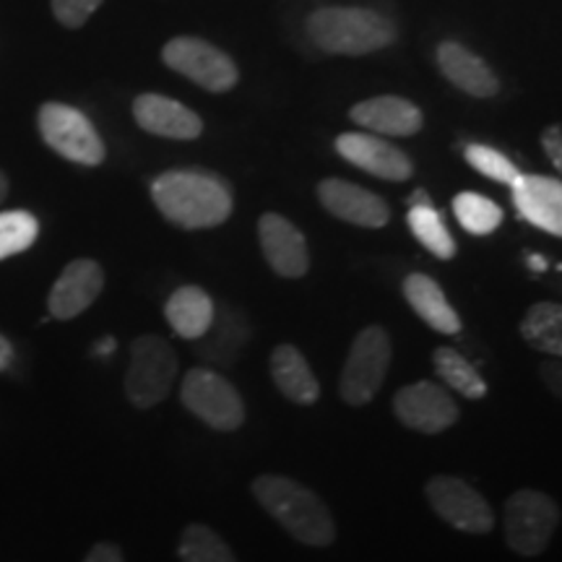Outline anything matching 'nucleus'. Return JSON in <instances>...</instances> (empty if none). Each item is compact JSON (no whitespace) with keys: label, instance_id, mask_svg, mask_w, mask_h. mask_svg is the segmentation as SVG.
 Masks as SVG:
<instances>
[{"label":"nucleus","instance_id":"obj_18","mask_svg":"<svg viewBox=\"0 0 562 562\" xmlns=\"http://www.w3.org/2000/svg\"><path fill=\"white\" fill-rule=\"evenodd\" d=\"M349 117L362 128L381 133V136H414L425 125V115L417 104L391 94L357 102L349 110Z\"/></svg>","mask_w":562,"mask_h":562},{"label":"nucleus","instance_id":"obj_2","mask_svg":"<svg viewBox=\"0 0 562 562\" xmlns=\"http://www.w3.org/2000/svg\"><path fill=\"white\" fill-rule=\"evenodd\" d=\"M154 206L167 222L182 229L220 227L232 216L235 199L227 182L206 172L172 170L151 182Z\"/></svg>","mask_w":562,"mask_h":562},{"label":"nucleus","instance_id":"obj_1","mask_svg":"<svg viewBox=\"0 0 562 562\" xmlns=\"http://www.w3.org/2000/svg\"><path fill=\"white\" fill-rule=\"evenodd\" d=\"M252 497L294 542L307 547H331L336 521L318 492L284 474H261L250 484Z\"/></svg>","mask_w":562,"mask_h":562},{"label":"nucleus","instance_id":"obj_27","mask_svg":"<svg viewBox=\"0 0 562 562\" xmlns=\"http://www.w3.org/2000/svg\"><path fill=\"white\" fill-rule=\"evenodd\" d=\"M178 552L182 562H237L229 544L206 524L186 526Z\"/></svg>","mask_w":562,"mask_h":562},{"label":"nucleus","instance_id":"obj_19","mask_svg":"<svg viewBox=\"0 0 562 562\" xmlns=\"http://www.w3.org/2000/svg\"><path fill=\"white\" fill-rule=\"evenodd\" d=\"M438 66L440 74L456 89L467 91V94L476 97V100H490V97H495L501 91V81H497L495 70L480 55H474L472 50L459 45V42H442L438 47Z\"/></svg>","mask_w":562,"mask_h":562},{"label":"nucleus","instance_id":"obj_29","mask_svg":"<svg viewBox=\"0 0 562 562\" xmlns=\"http://www.w3.org/2000/svg\"><path fill=\"white\" fill-rule=\"evenodd\" d=\"M37 235L40 222L30 211H0V261L30 250Z\"/></svg>","mask_w":562,"mask_h":562},{"label":"nucleus","instance_id":"obj_9","mask_svg":"<svg viewBox=\"0 0 562 562\" xmlns=\"http://www.w3.org/2000/svg\"><path fill=\"white\" fill-rule=\"evenodd\" d=\"M161 60L175 74L186 76L188 81L199 83L201 89L211 91V94H222L237 87L240 81V70H237L235 60L220 47L209 45L206 40L199 37H175L161 47Z\"/></svg>","mask_w":562,"mask_h":562},{"label":"nucleus","instance_id":"obj_33","mask_svg":"<svg viewBox=\"0 0 562 562\" xmlns=\"http://www.w3.org/2000/svg\"><path fill=\"white\" fill-rule=\"evenodd\" d=\"M83 562H125L123 560V550L112 542H97L91 547Z\"/></svg>","mask_w":562,"mask_h":562},{"label":"nucleus","instance_id":"obj_21","mask_svg":"<svg viewBox=\"0 0 562 562\" xmlns=\"http://www.w3.org/2000/svg\"><path fill=\"white\" fill-rule=\"evenodd\" d=\"M271 378L281 396L290 398L292 404L313 406L321 398V383L315 378L305 355L292 344H279L271 351Z\"/></svg>","mask_w":562,"mask_h":562},{"label":"nucleus","instance_id":"obj_8","mask_svg":"<svg viewBox=\"0 0 562 562\" xmlns=\"http://www.w3.org/2000/svg\"><path fill=\"white\" fill-rule=\"evenodd\" d=\"M40 136L63 159L83 167L102 165L108 157L100 133L81 110L63 102H45L37 115Z\"/></svg>","mask_w":562,"mask_h":562},{"label":"nucleus","instance_id":"obj_37","mask_svg":"<svg viewBox=\"0 0 562 562\" xmlns=\"http://www.w3.org/2000/svg\"><path fill=\"white\" fill-rule=\"evenodd\" d=\"M529 266L533 271H544L547 269V261L542 256H529Z\"/></svg>","mask_w":562,"mask_h":562},{"label":"nucleus","instance_id":"obj_5","mask_svg":"<svg viewBox=\"0 0 562 562\" xmlns=\"http://www.w3.org/2000/svg\"><path fill=\"white\" fill-rule=\"evenodd\" d=\"M560 526V505L547 492L518 490L505 503V542L521 558H539Z\"/></svg>","mask_w":562,"mask_h":562},{"label":"nucleus","instance_id":"obj_4","mask_svg":"<svg viewBox=\"0 0 562 562\" xmlns=\"http://www.w3.org/2000/svg\"><path fill=\"white\" fill-rule=\"evenodd\" d=\"M180 360L161 336H138L131 344V362L125 372V396L136 409H151L170 396L178 381Z\"/></svg>","mask_w":562,"mask_h":562},{"label":"nucleus","instance_id":"obj_6","mask_svg":"<svg viewBox=\"0 0 562 562\" xmlns=\"http://www.w3.org/2000/svg\"><path fill=\"white\" fill-rule=\"evenodd\" d=\"M391 368V336L381 326H368L351 341L344 362L339 393L349 406H368L378 396Z\"/></svg>","mask_w":562,"mask_h":562},{"label":"nucleus","instance_id":"obj_17","mask_svg":"<svg viewBox=\"0 0 562 562\" xmlns=\"http://www.w3.org/2000/svg\"><path fill=\"white\" fill-rule=\"evenodd\" d=\"M513 201L526 222L550 235H562V182L544 175H518L513 182Z\"/></svg>","mask_w":562,"mask_h":562},{"label":"nucleus","instance_id":"obj_7","mask_svg":"<svg viewBox=\"0 0 562 562\" xmlns=\"http://www.w3.org/2000/svg\"><path fill=\"white\" fill-rule=\"evenodd\" d=\"M180 402L193 417L206 422L211 430L235 432L245 422V402L240 391L222 372L193 368L182 378Z\"/></svg>","mask_w":562,"mask_h":562},{"label":"nucleus","instance_id":"obj_35","mask_svg":"<svg viewBox=\"0 0 562 562\" xmlns=\"http://www.w3.org/2000/svg\"><path fill=\"white\" fill-rule=\"evenodd\" d=\"M13 362V347L5 336H0V372H5Z\"/></svg>","mask_w":562,"mask_h":562},{"label":"nucleus","instance_id":"obj_10","mask_svg":"<svg viewBox=\"0 0 562 562\" xmlns=\"http://www.w3.org/2000/svg\"><path fill=\"white\" fill-rule=\"evenodd\" d=\"M427 503L453 529L467 533H490L495 526V513L472 484L461 476H432L425 487Z\"/></svg>","mask_w":562,"mask_h":562},{"label":"nucleus","instance_id":"obj_28","mask_svg":"<svg viewBox=\"0 0 562 562\" xmlns=\"http://www.w3.org/2000/svg\"><path fill=\"white\" fill-rule=\"evenodd\" d=\"M456 220L469 235H492L503 224V209L495 201L484 199L480 193H459L453 199Z\"/></svg>","mask_w":562,"mask_h":562},{"label":"nucleus","instance_id":"obj_38","mask_svg":"<svg viewBox=\"0 0 562 562\" xmlns=\"http://www.w3.org/2000/svg\"><path fill=\"white\" fill-rule=\"evenodd\" d=\"M5 195H9V178H5V172L0 170V203L5 201Z\"/></svg>","mask_w":562,"mask_h":562},{"label":"nucleus","instance_id":"obj_31","mask_svg":"<svg viewBox=\"0 0 562 562\" xmlns=\"http://www.w3.org/2000/svg\"><path fill=\"white\" fill-rule=\"evenodd\" d=\"M102 3L104 0H50L55 19L68 30H79V26L87 24Z\"/></svg>","mask_w":562,"mask_h":562},{"label":"nucleus","instance_id":"obj_26","mask_svg":"<svg viewBox=\"0 0 562 562\" xmlns=\"http://www.w3.org/2000/svg\"><path fill=\"white\" fill-rule=\"evenodd\" d=\"M406 224H409L412 235L422 243L440 261H451L456 258V240L448 232L442 216L435 211V206H412L406 214Z\"/></svg>","mask_w":562,"mask_h":562},{"label":"nucleus","instance_id":"obj_34","mask_svg":"<svg viewBox=\"0 0 562 562\" xmlns=\"http://www.w3.org/2000/svg\"><path fill=\"white\" fill-rule=\"evenodd\" d=\"M542 381L547 389H550L552 396H558V398L562 396V368H560L558 357H554V360H547L542 364Z\"/></svg>","mask_w":562,"mask_h":562},{"label":"nucleus","instance_id":"obj_3","mask_svg":"<svg viewBox=\"0 0 562 562\" xmlns=\"http://www.w3.org/2000/svg\"><path fill=\"white\" fill-rule=\"evenodd\" d=\"M307 37L318 50L331 55H370L391 47L398 37L396 24L372 9L328 5L307 19Z\"/></svg>","mask_w":562,"mask_h":562},{"label":"nucleus","instance_id":"obj_24","mask_svg":"<svg viewBox=\"0 0 562 562\" xmlns=\"http://www.w3.org/2000/svg\"><path fill=\"white\" fill-rule=\"evenodd\" d=\"M521 336L529 347L544 355H562V307L558 302H537L526 311Z\"/></svg>","mask_w":562,"mask_h":562},{"label":"nucleus","instance_id":"obj_36","mask_svg":"<svg viewBox=\"0 0 562 562\" xmlns=\"http://www.w3.org/2000/svg\"><path fill=\"white\" fill-rule=\"evenodd\" d=\"M112 349H115V339H102L100 344H97V347H94V351H97V355H110V351Z\"/></svg>","mask_w":562,"mask_h":562},{"label":"nucleus","instance_id":"obj_14","mask_svg":"<svg viewBox=\"0 0 562 562\" xmlns=\"http://www.w3.org/2000/svg\"><path fill=\"white\" fill-rule=\"evenodd\" d=\"M102 290L104 271L100 263L91 261V258L70 261L53 284L50 297H47V311L55 321H74L94 305Z\"/></svg>","mask_w":562,"mask_h":562},{"label":"nucleus","instance_id":"obj_32","mask_svg":"<svg viewBox=\"0 0 562 562\" xmlns=\"http://www.w3.org/2000/svg\"><path fill=\"white\" fill-rule=\"evenodd\" d=\"M542 146H544V154L550 157L554 170H562V131H560V125H550V128H544Z\"/></svg>","mask_w":562,"mask_h":562},{"label":"nucleus","instance_id":"obj_13","mask_svg":"<svg viewBox=\"0 0 562 562\" xmlns=\"http://www.w3.org/2000/svg\"><path fill=\"white\" fill-rule=\"evenodd\" d=\"M258 243L266 263L271 266L273 273L284 279H300L311 269V252H307L305 235L281 214L261 216L258 222Z\"/></svg>","mask_w":562,"mask_h":562},{"label":"nucleus","instance_id":"obj_22","mask_svg":"<svg viewBox=\"0 0 562 562\" xmlns=\"http://www.w3.org/2000/svg\"><path fill=\"white\" fill-rule=\"evenodd\" d=\"M404 297L412 305V311L419 315L432 331L456 336L461 331V318L453 311V305L448 302L446 292L440 290V284L427 273H409L404 279Z\"/></svg>","mask_w":562,"mask_h":562},{"label":"nucleus","instance_id":"obj_16","mask_svg":"<svg viewBox=\"0 0 562 562\" xmlns=\"http://www.w3.org/2000/svg\"><path fill=\"white\" fill-rule=\"evenodd\" d=\"M133 117L146 133L172 140H193L203 133V121L193 110L170 97L140 94L133 102Z\"/></svg>","mask_w":562,"mask_h":562},{"label":"nucleus","instance_id":"obj_12","mask_svg":"<svg viewBox=\"0 0 562 562\" xmlns=\"http://www.w3.org/2000/svg\"><path fill=\"white\" fill-rule=\"evenodd\" d=\"M321 206L336 220L364 229H381L391 220V209L381 195L357 186V182L328 178L318 182Z\"/></svg>","mask_w":562,"mask_h":562},{"label":"nucleus","instance_id":"obj_23","mask_svg":"<svg viewBox=\"0 0 562 562\" xmlns=\"http://www.w3.org/2000/svg\"><path fill=\"white\" fill-rule=\"evenodd\" d=\"M214 313V300L201 286H180L165 305L167 323L172 326V331L188 341H199L209 331Z\"/></svg>","mask_w":562,"mask_h":562},{"label":"nucleus","instance_id":"obj_15","mask_svg":"<svg viewBox=\"0 0 562 562\" xmlns=\"http://www.w3.org/2000/svg\"><path fill=\"white\" fill-rule=\"evenodd\" d=\"M336 151L349 165L360 167V170L372 175V178L406 182L414 175L412 159L402 149H396L389 140L370 136V133H341L336 138Z\"/></svg>","mask_w":562,"mask_h":562},{"label":"nucleus","instance_id":"obj_20","mask_svg":"<svg viewBox=\"0 0 562 562\" xmlns=\"http://www.w3.org/2000/svg\"><path fill=\"white\" fill-rule=\"evenodd\" d=\"M250 323L235 307H216L209 331L199 339V355L211 368L229 370L237 362L245 344L250 339Z\"/></svg>","mask_w":562,"mask_h":562},{"label":"nucleus","instance_id":"obj_11","mask_svg":"<svg viewBox=\"0 0 562 562\" xmlns=\"http://www.w3.org/2000/svg\"><path fill=\"white\" fill-rule=\"evenodd\" d=\"M393 414L414 432L438 435L459 422V404L442 385L432 381H419L396 391L393 396Z\"/></svg>","mask_w":562,"mask_h":562},{"label":"nucleus","instance_id":"obj_25","mask_svg":"<svg viewBox=\"0 0 562 562\" xmlns=\"http://www.w3.org/2000/svg\"><path fill=\"white\" fill-rule=\"evenodd\" d=\"M432 364L435 372L440 375V381L446 383L448 389L461 393V396L472 398V402H480V398L487 396V383H484L480 370L456 349L438 347L432 355Z\"/></svg>","mask_w":562,"mask_h":562},{"label":"nucleus","instance_id":"obj_30","mask_svg":"<svg viewBox=\"0 0 562 562\" xmlns=\"http://www.w3.org/2000/svg\"><path fill=\"white\" fill-rule=\"evenodd\" d=\"M467 161L474 167L476 172H482L484 178L503 182V186H513L518 180V167L501 154L497 149H490L484 144H469L467 146Z\"/></svg>","mask_w":562,"mask_h":562}]
</instances>
